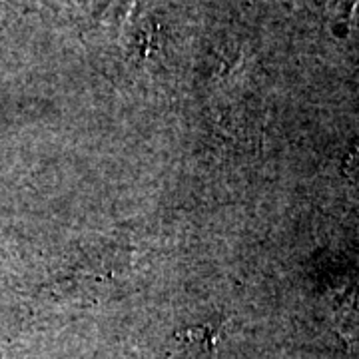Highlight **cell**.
Masks as SVG:
<instances>
[{
  "mask_svg": "<svg viewBox=\"0 0 359 359\" xmlns=\"http://www.w3.org/2000/svg\"><path fill=\"white\" fill-rule=\"evenodd\" d=\"M218 325L204 323L174 335L168 359H212L218 341Z\"/></svg>",
  "mask_w": 359,
  "mask_h": 359,
  "instance_id": "obj_1",
  "label": "cell"
}]
</instances>
